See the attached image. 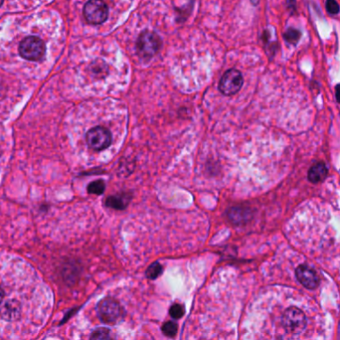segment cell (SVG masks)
<instances>
[{
    "instance_id": "1",
    "label": "cell",
    "mask_w": 340,
    "mask_h": 340,
    "mask_svg": "<svg viewBox=\"0 0 340 340\" xmlns=\"http://www.w3.org/2000/svg\"><path fill=\"white\" fill-rule=\"evenodd\" d=\"M45 53L44 41L36 36L26 37L19 45V54L28 61H40L44 58Z\"/></svg>"
},
{
    "instance_id": "2",
    "label": "cell",
    "mask_w": 340,
    "mask_h": 340,
    "mask_svg": "<svg viewBox=\"0 0 340 340\" xmlns=\"http://www.w3.org/2000/svg\"><path fill=\"white\" fill-rule=\"evenodd\" d=\"M161 38L155 32L145 31L138 39L137 50L141 57L147 59L153 57L161 48Z\"/></svg>"
},
{
    "instance_id": "3",
    "label": "cell",
    "mask_w": 340,
    "mask_h": 340,
    "mask_svg": "<svg viewBox=\"0 0 340 340\" xmlns=\"http://www.w3.org/2000/svg\"><path fill=\"white\" fill-rule=\"evenodd\" d=\"M97 315L99 319L109 324H113L121 319L122 316V308L119 301L112 297H106L101 299L97 307Z\"/></svg>"
},
{
    "instance_id": "4",
    "label": "cell",
    "mask_w": 340,
    "mask_h": 340,
    "mask_svg": "<svg viewBox=\"0 0 340 340\" xmlns=\"http://www.w3.org/2000/svg\"><path fill=\"white\" fill-rule=\"evenodd\" d=\"M282 324L292 333H299L307 326V316L296 308H289L282 316Z\"/></svg>"
},
{
    "instance_id": "5",
    "label": "cell",
    "mask_w": 340,
    "mask_h": 340,
    "mask_svg": "<svg viewBox=\"0 0 340 340\" xmlns=\"http://www.w3.org/2000/svg\"><path fill=\"white\" fill-rule=\"evenodd\" d=\"M108 6L103 0H90L84 7V16L91 24H101L108 18Z\"/></svg>"
},
{
    "instance_id": "6",
    "label": "cell",
    "mask_w": 340,
    "mask_h": 340,
    "mask_svg": "<svg viewBox=\"0 0 340 340\" xmlns=\"http://www.w3.org/2000/svg\"><path fill=\"white\" fill-rule=\"evenodd\" d=\"M243 86V77L238 70L231 69L223 75L219 83V90L226 96L237 94Z\"/></svg>"
},
{
    "instance_id": "7",
    "label": "cell",
    "mask_w": 340,
    "mask_h": 340,
    "mask_svg": "<svg viewBox=\"0 0 340 340\" xmlns=\"http://www.w3.org/2000/svg\"><path fill=\"white\" fill-rule=\"evenodd\" d=\"M87 144L95 150H103L112 144V133L103 126H96L90 129L86 135Z\"/></svg>"
},
{
    "instance_id": "8",
    "label": "cell",
    "mask_w": 340,
    "mask_h": 340,
    "mask_svg": "<svg viewBox=\"0 0 340 340\" xmlns=\"http://www.w3.org/2000/svg\"><path fill=\"white\" fill-rule=\"evenodd\" d=\"M295 276L298 282L309 290H315L319 284V279L316 270L307 265H301L296 268Z\"/></svg>"
},
{
    "instance_id": "9",
    "label": "cell",
    "mask_w": 340,
    "mask_h": 340,
    "mask_svg": "<svg viewBox=\"0 0 340 340\" xmlns=\"http://www.w3.org/2000/svg\"><path fill=\"white\" fill-rule=\"evenodd\" d=\"M228 219L235 225H243L251 219V209L246 206H234L227 212Z\"/></svg>"
},
{
    "instance_id": "10",
    "label": "cell",
    "mask_w": 340,
    "mask_h": 340,
    "mask_svg": "<svg viewBox=\"0 0 340 340\" xmlns=\"http://www.w3.org/2000/svg\"><path fill=\"white\" fill-rule=\"evenodd\" d=\"M21 314V308L19 302L16 300H9L7 301L0 310V316L4 319L12 321L18 318Z\"/></svg>"
},
{
    "instance_id": "11",
    "label": "cell",
    "mask_w": 340,
    "mask_h": 340,
    "mask_svg": "<svg viewBox=\"0 0 340 340\" xmlns=\"http://www.w3.org/2000/svg\"><path fill=\"white\" fill-rule=\"evenodd\" d=\"M328 170L323 162H317L314 164L309 171V179L313 183H319L323 181L327 176Z\"/></svg>"
},
{
    "instance_id": "12",
    "label": "cell",
    "mask_w": 340,
    "mask_h": 340,
    "mask_svg": "<svg viewBox=\"0 0 340 340\" xmlns=\"http://www.w3.org/2000/svg\"><path fill=\"white\" fill-rule=\"evenodd\" d=\"M129 201H130L129 195H114V196H110L106 200V205L109 208H112L115 210H123L124 208H126Z\"/></svg>"
},
{
    "instance_id": "13",
    "label": "cell",
    "mask_w": 340,
    "mask_h": 340,
    "mask_svg": "<svg viewBox=\"0 0 340 340\" xmlns=\"http://www.w3.org/2000/svg\"><path fill=\"white\" fill-rule=\"evenodd\" d=\"M300 37H301V33H300L298 30L293 29V28L288 29V30L285 32V34H284V38H285V40H286L288 43L292 44V45L296 44V43L299 41Z\"/></svg>"
},
{
    "instance_id": "14",
    "label": "cell",
    "mask_w": 340,
    "mask_h": 340,
    "mask_svg": "<svg viewBox=\"0 0 340 340\" xmlns=\"http://www.w3.org/2000/svg\"><path fill=\"white\" fill-rule=\"evenodd\" d=\"M90 340H114L111 331L105 327H99L93 331Z\"/></svg>"
},
{
    "instance_id": "15",
    "label": "cell",
    "mask_w": 340,
    "mask_h": 340,
    "mask_svg": "<svg viewBox=\"0 0 340 340\" xmlns=\"http://www.w3.org/2000/svg\"><path fill=\"white\" fill-rule=\"evenodd\" d=\"M106 185L103 180H96L89 184L88 186V192L91 194L100 195L105 192Z\"/></svg>"
},
{
    "instance_id": "16",
    "label": "cell",
    "mask_w": 340,
    "mask_h": 340,
    "mask_svg": "<svg viewBox=\"0 0 340 340\" xmlns=\"http://www.w3.org/2000/svg\"><path fill=\"white\" fill-rule=\"evenodd\" d=\"M162 273V267L159 263H153L152 265H150L147 270H146V277L150 280H154L156 278H158Z\"/></svg>"
},
{
    "instance_id": "17",
    "label": "cell",
    "mask_w": 340,
    "mask_h": 340,
    "mask_svg": "<svg viewBox=\"0 0 340 340\" xmlns=\"http://www.w3.org/2000/svg\"><path fill=\"white\" fill-rule=\"evenodd\" d=\"M177 330H178V327H177V324L172 322V321H169V322H166L163 326H162V331L165 335L169 336V337H172V336H175V334L177 333Z\"/></svg>"
},
{
    "instance_id": "18",
    "label": "cell",
    "mask_w": 340,
    "mask_h": 340,
    "mask_svg": "<svg viewBox=\"0 0 340 340\" xmlns=\"http://www.w3.org/2000/svg\"><path fill=\"white\" fill-rule=\"evenodd\" d=\"M326 10L331 15H336L340 11L339 4L336 0H326L325 2Z\"/></svg>"
},
{
    "instance_id": "19",
    "label": "cell",
    "mask_w": 340,
    "mask_h": 340,
    "mask_svg": "<svg viewBox=\"0 0 340 340\" xmlns=\"http://www.w3.org/2000/svg\"><path fill=\"white\" fill-rule=\"evenodd\" d=\"M169 314L173 318H180L184 316V308L179 303H175L170 308Z\"/></svg>"
},
{
    "instance_id": "20",
    "label": "cell",
    "mask_w": 340,
    "mask_h": 340,
    "mask_svg": "<svg viewBox=\"0 0 340 340\" xmlns=\"http://www.w3.org/2000/svg\"><path fill=\"white\" fill-rule=\"evenodd\" d=\"M335 95H336L337 100L340 103V85L336 86V89H335Z\"/></svg>"
},
{
    "instance_id": "21",
    "label": "cell",
    "mask_w": 340,
    "mask_h": 340,
    "mask_svg": "<svg viewBox=\"0 0 340 340\" xmlns=\"http://www.w3.org/2000/svg\"><path fill=\"white\" fill-rule=\"evenodd\" d=\"M3 297H4V291H3V290H2V288L0 287V302L2 301Z\"/></svg>"
},
{
    "instance_id": "22",
    "label": "cell",
    "mask_w": 340,
    "mask_h": 340,
    "mask_svg": "<svg viewBox=\"0 0 340 340\" xmlns=\"http://www.w3.org/2000/svg\"><path fill=\"white\" fill-rule=\"evenodd\" d=\"M3 1H4V0H0V6L3 4Z\"/></svg>"
}]
</instances>
